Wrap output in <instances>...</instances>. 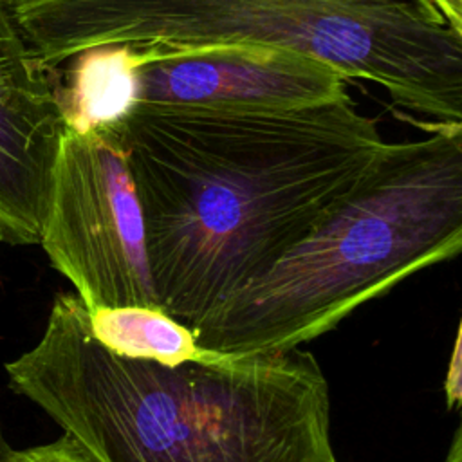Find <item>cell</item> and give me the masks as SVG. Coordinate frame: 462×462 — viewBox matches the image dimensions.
<instances>
[{
  "instance_id": "obj_1",
  "label": "cell",
  "mask_w": 462,
  "mask_h": 462,
  "mask_svg": "<svg viewBox=\"0 0 462 462\" xmlns=\"http://www.w3.org/2000/svg\"><path fill=\"white\" fill-rule=\"evenodd\" d=\"M112 126L157 307L186 325L298 242L386 143L350 96L298 108L137 101Z\"/></svg>"
},
{
  "instance_id": "obj_2",
  "label": "cell",
  "mask_w": 462,
  "mask_h": 462,
  "mask_svg": "<svg viewBox=\"0 0 462 462\" xmlns=\"http://www.w3.org/2000/svg\"><path fill=\"white\" fill-rule=\"evenodd\" d=\"M99 462H337L328 384L310 352L164 365L106 350L76 292L56 294L40 341L5 365Z\"/></svg>"
},
{
  "instance_id": "obj_3",
  "label": "cell",
  "mask_w": 462,
  "mask_h": 462,
  "mask_svg": "<svg viewBox=\"0 0 462 462\" xmlns=\"http://www.w3.org/2000/svg\"><path fill=\"white\" fill-rule=\"evenodd\" d=\"M384 143L359 180L267 269L191 323L199 346L276 354L462 249V123Z\"/></svg>"
},
{
  "instance_id": "obj_4",
  "label": "cell",
  "mask_w": 462,
  "mask_h": 462,
  "mask_svg": "<svg viewBox=\"0 0 462 462\" xmlns=\"http://www.w3.org/2000/svg\"><path fill=\"white\" fill-rule=\"evenodd\" d=\"M47 69L101 45L283 47L462 123V34L426 0H4Z\"/></svg>"
},
{
  "instance_id": "obj_5",
  "label": "cell",
  "mask_w": 462,
  "mask_h": 462,
  "mask_svg": "<svg viewBox=\"0 0 462 462\" xmlns=\"http://www.w3.org/2000/svg\"><path fill=\"white\" fill-rule=\"evenodd\" d=\"M40 245L87 309L157 307L144 220L112 125L65 128Z\"/></svg>"
},
{
  "instance_id": "obj_6",
  "label": "cell",
  "mask_w": 462,
  "mask_h": 462,
  "mask_svg": "<svg viewBox=\"0 0 462 462\" xmlns=\"http://www.w3.org/2000/svg\"><path fill=\"white\" fill-rule=\"evenodd\" d=\"M137 101L298 108L346 97V78L332 65L283 47H135Z\"/></svg>"
},
{
  "instance_id": "obj_7",
  "label": "cell",
  "mask_w": 462,
  "mask_h": 462,
  "mask_svg": "<svg viewBox=\"0 0 462 462\" xmlns=\"http://www.w3.org/2000/svg\"><path fill=\"white\" fill-rule=\"evenodd\" d=\"M52 69L0 0V242L40 244L65 123Z\"/></svg>"
},
{
  "instance_id": "obj_8",
  "label": "cell",
  "mask_w": 462,
  "mask_h": 462,
  "mask_svg": "<svg viewBox=\"0 0 462 462\" xmlns=\"http://www.w3.org/2000/svg\"><path fill=\"white\" fill-rule=\"evenodd\" d=\"M67 83H58V101L67 130L83 134L116 125L135 103L132 45H101L78 52Z\"/></svg>"
},
{
  "instance_id": "obj_9",
  "label": "cell",
  "mask_w": 462,
  "mask_h": 462,
  "mask_svg": "<svg viewBox=\"0 0 462 462\" xmlns=\"http://www.w3.org/2000/svg\"><path fill=\"white\" fill-rule=\"evenodd\" d=\"M87 314L94 339L106 350L128 359L179 365L224 357L220 352L199 346L191 327L159 307H97L87 309Z\"/></svg>"
},
{
  "instance_id": "obj_10",
  "label": "cell",
  "mask_w": 462,
  "mask_h": 462,
  "mask_svg": "<svg viewBox=\"0 0 462 462\" xmlns=\"http://www.w3.org/2000/svg\"><path fill=\"white\" fill-rule=\"evenodd\" d=\"M5 462H99L83 444L69 433L49 444L31 446L27 449H13Z\"/></svg>"
},
{
  "instance_id": "obj_11",
  "label": "cell",
  "mask_w": 462,
  "mask_h": 462,
  "mask_svg": "<svg viewBox=\"0 0 462 462\" xmlns=\"http://www.w3.org/2000/svg\"><path fill=\"white\" fill-rule=\"evenodd\" d=\"M462 363H460V328L455 336V345L451 352V359L448 363V374L444 381V392H446V406L448 410H453L460 402V383H462Z\"/></svg>"
},
{
  "instance_id": "obj_12",
  "label": "cell",
  "mask_w": 462,
  "mask_h": 462,
  "mask_svg": "<svg viewBox=\"0 0 462 462\" xmlns=\"http://www.w3.org/2000/svg\"><path fill=\"white\" fill-rule=\"evenodd\" d=\"M437 13L446 20V23L462 34V0H426Z\"/></svg>"
},
{
  "instance_id": "obj_13",
  "label": "cell",
  "mask_w": 462,
  "mask_h": 462,
  "mask_svg": "<svg viewBox=\"0 0 462 462\" xmlns=\"http://www.w3.org/2000/svg\"><path fill=\"white\" fill-rule=\"evenodd\" d=\"M460 455H462V449H460V430L455 431V437H453V442H451V448L448 449V457L444 462H460Z\"/></svg>"
},
{
  "instance_id": "obj_14",
  "label": "cell",
  "mask_w": 462,
  "mask_h": 462,
  "mask_svg": "<svg viewBox=\"0 0 462 462\" xmlns=\"http://www.w3.org/2000/svg\"><path fill=\"white\" fill-rule=\"evenodd\" d=\"M11 453H13V448L9 446V442L2 431V424H0V462H5Z\"/></svg>"
}]
</instances>
